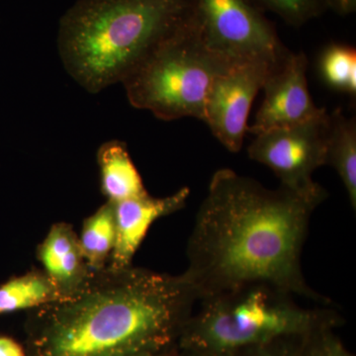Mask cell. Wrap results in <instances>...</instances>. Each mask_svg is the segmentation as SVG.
I'll use <instances>...</instances> for the list:
<instances>
[{
  "instance_id": "1",
  "label": "cell",
  "mask_w": 356,
  "mask_h": 356,
  "mask_svg": "<svg viewBox=\"0 0 356 356\" xmlns=\"http://www.w3.org/2000/svg\"><path fill=\"white\" fill-rule=\"evenodd\" d=\"M318 206L283 187L267 188L229 168L218 170L196 215L182 274L199 299L264 283L331 305L312 289L301 266Z\"/></svg>"
},
{
  "instance_id": "2",
  "label": "cell",
  "mask_w": 356,
  "mask_h": 356,
  "mask_svg": "<svg viewBox=\"0 0 356 356\" xmlns=\"http://www.w3.org/2000/svg\"><path fill=\"white\" fill-rule=\"evenodd\" d=\"M184 274L93 271L81 291L31 312L27 356H152L177 348L198 302Z\"/></svg>"
},
{
  "instance_id": "3",
  "label": "cell",
  "mask_w": 356,
  "mask_h": 356,
  "mask_svg": "<svg viewBox=\"0 0 356 356\" xmlns=\"http://www.w3.org/2000/svg\"><path fill=\"white\" fill-rule=\"evenodd\" d=\"M193 0H77L60 18L58 50L81 88L122 83L192 18Z\"/></svg>"
},
{
  "instance_id": "4",
  "label": "cell",
  "mask_w": 356,
  "mask_h": 356,
  "mask_svg": "<svg viewBox=\"0 0 356 356\" xmlns=\"http://www.w3.org/2000/svg\"><path fill=\"white\" fill-rule=\"evenodd\" d=\"M198 303L180 334V350L233 356L317 330L336 329L343 323L329 307L306 308L289 293L264 283L210 295Z\"/></svg>"
},
{
  "instance_id": "5",
  "label": "cell",
  "mask_w": 356,
  "mask_h": 356,
  "mask_svg": "<svg viewBox=\"0 0 356 356\" xmlns=\"http://www.w3.org/2000/svg\"><path fill=\"white\" fill-rule=\"evenodd\" d=\"M231 67L203 46L191 18L122 84L132 106L147 110L161 120L191 117L204 121L211 84Z\"/></svg>"
},
{
  "instance_id": "6",
  "label": "cell",
  "mask_w": 356,
  "mask_h": 356,
  "mask_svg": "<svg viewBox=\"0 0 356 356\" xmlns=\"http://www.w3.org/2000/svg\"><path fill=\"white\" fill-rule=\"evenodd\" d=\"M192 20L201 43L228 65L276 67L289 50L250 0H193Z\"/></svg>"
},
{
  "instance_id": "7",
  "label": "cell",
  "mask_w": 356,
  "mask_h": 356,
  "mask_svg": "<svg viewBox=\"0 0 356 356\" xmlns=\"http://www.w3.org/2000/svg\"><path fill=\"white\" fill-rule=\"evenodd\" d=\"M327 124L325 112L293 127L259 134L248 147V156L270 168L281 187L320 205L327 193L314 181L313 173L327 163Z\"/></svg>"
},
{
  "instance_id": "8",
  "label": "cell",
  "mask_w": 356,
  "mask_h": 356,
  "mask_svg": "<svg viewBox=\"0 0 356 356\" xmlns=\"http://www.w3.org/2000/svg\"><path fill=\"white\" fill-rule=\"evenodd\" d=\"M274 69L259 63L234 65L211 84L204 122L232 153L242 149L252 103Z\"/></svg>"
},
{
  "instance_id": "9",
  "label": "cell",
  "mask_w": 356,
  "mask_h": 356,
  "mask_svg": "<svg viewBox=\"0 0 356 356\" xmlns=\"http://www.w3.org/2000/svg\"><path fill=\"white\" fill-rule=\"evenodd\" d=\"M308 60L304 53L289 51L271 70L262 89L264 102L247 132L259 134L289 128L327 112L314 103L307 81Z\"/></svg>"
},
{
  "instance_id": "10",
  "label": "cell",
  "mask_w": 356,
  "mask_h": 356,
  "mask_svg": "<svg viewBox=\"0 0 356 356\" xmlns=\"http://www.w3.org/2000/svg\"><path fill=\"white\" fill-rule=\"evenodd\" d=\"M189 194L188 187H182L166 197H153L147 193L114 203L116 240L107 266L120 269L132 266L134 257L152 225L181 210Z\"/></svg>"
},
{
  "instance_id": "11",
  "label": "cell",
  "mask_w": 356,
  "mask_h": 356,
  "mask_svg": "<svg viewBox=\"0 0 356 356\" xmlns=\"http://www.w3.org/2000/svg\"><path fill=\"white\" fill-rule=\"evenodd\" d=\"M37 257L42 270L57 288L60 300L81 291L92 275L84 257L79 235L70 224H54L40 243Z\"/></svg>"
},
{
  "instance_id": "12",
  "label": "cell",
  "mask_w": 356,
  "mask_h": 356,
  "mask_svg": "<svg viewBox=\"0 0 356 356\" xmlns=\"http://www.w3.org/2000/svg\"><path fill=\"white\" fill-rule=\"evenodd\" d=\"M103 195L111 203L146 195L147 191L125 143L105 142L97 151Z\"/></svg>"
},
{
  "instance_id": "13",
  "label": "cell",
  "mask_w": 356,
  "mask_h": 356,
  "mask_svg": "<svg viewBox=\"0 0 356 356\" xmlns=\"http://www.w3.org/2000/svg\"><path fill=\"white\" fill-rule=\"evenodd\" d=\"M327 163L341 177L351 207L356 208V121L341 109L329 114L327 132Z\"/></svg>"
},
{
  "instance_id": "14",
  "label": "cell",
  "mask_w": 356,
  "mask_h": 356,
  "mask_svg": "<svg viewBox=\"0 0 356 356\" xmlns=\"http://www.w3.org/2000/svg\"><path fill=\"white\" fill-rule=\"evenodd\" d=\"M60 300L57 288L43 270L11 278L0 286V314L36 310Z\"/></svg>"
},
{
  "instance_id": "15",
  "label": "cell",
  "mask_w": 356,
  "mask_h": 356,
  "mask_svg": "<svg viewBox=\"0 0 356 356\" xmlns=\"http://www.w3.org/2000/svg\"><path fill=\"white\" fill-rule=\"evenodd\" d=\"M79 238L86 262L92 270L108 266L116 240L114 204L107 201L86 218Z\"/></svg>"
},
{
  "instance_id": "16",
  "label": "cell",
  "mask_w": 356,
  "mask_h": 356,
  "mask_svg": "<svg viewBox=\"0 0 356 356\" xmlns=\"http://www.w3.org/2000/svg\"><path fill=\"white\" fill-rule=\"evenodd\" d=\"M323 81L336 90L356 93V51L348 44H332L323 51L318 60Z\"/></svg>"
},
{
  "instance_id": "17",
  "label": "cell",
  "mask_w": 356,
  "mask_h": 356,
  "mask_svg": "<svg viewBox=\"0 0 356 356\" xmlns=\"http://www.w3.org/2000/svg\"><path fill=\"white\" fill-rule=\"evenodd\" d=\"M277 14L287 24L300 27L327 8L325 0H254Z\"/></svg>"
},
{
  "instance_id": "18",
  "label": "cell",
  "mask_w": 356,
  "mask_h": 356,
  "mask_svg": "<svg viewBox=\"0 0 356 356\" xmlns=\"http://www.w3.org/2000/svg\"><path fill=\"white\" fill-rule=\"evenodd\" d=\"M334 329L317 330L296 339V356H355L334 334Z\"/></svg>"
},
{
  "instance_id": "19",
  "label": "cell",
  "mask_w": 356,
  "mask_h": 356,
  "mask_svg": "<svg viewBox=\"0 0 356 356\" xmlns=\"http://www.w3.org/2000/svg\"><path fill=\"white\" fill-rule=\"evenodd\" d=\"M296 339H282L266 346L247 348L233 356H296Z\"/></svg>"
},
{
  "instance_id": "20",
  "label": "cell",
  "mask_w": 356,
  "mask_h": 356,
  "mask_svg": "<svg viewBox=\"0 0 356 356\" xmlns=\"http://www.w3.org/2000/svg\"><path fill=\"white\" fill-rule=\"evenodd\" d=\"M0 356H27L22 344L8 337H0Z\"/></svg>"
},
{
  "instance_id": "21",
  "label": "cell",
  "mask_w": 356,
  "mask_h": 356,
  "mask_svg": "<svg viewBox=\"0 0 356 356\" xmlns=\"http://www.w3.org/2000/svg\"><path fill=\"white\" fill-rule=\"evenodd\" d=\"M327 8H331L339 15H348L355 13L356 0H325Z\"/></svg>"
},
{
  "instance_id": "22",
  "label": "cell",
  "mask_w": 356,
  "mask_h": 356,
  "mask_svg": "<svg viewBox=\"0 0 356 356\" xmlns=\"http://www.w3.org/2000/svg\"><path fill=\"white\" fill-rule=\"evenodd\" d=\"M178 356H219V355H213V353H205V351L192 350H180V348H178Z\"/></svg>"
},
{
  "instance_id": "23",
  "label": "cell",
  "mask_w": 356,
  "mask_h": 356,
  "mask_svg": "<svg viewBox=\"0 0 356 356\" xmlns=\"http://www.w3.org/2000/svg\"><path fill=\"white\" fill-rule=\"evenodd\" d=\"M152 356H178V348H172V350L163 351V353H158Z\"/></svg>"
}]
</instances>
